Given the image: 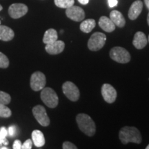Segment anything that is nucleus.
Returning <instances> with one entry per match:
<instances>
[{"label": "nucleus", "mask_w": 149, "mask_h": 149, "mask_svg": "<svg viewBox=\"0 0 149 149\" xmlns=\"http://www.w3.org/2000/svg\"><path fill=\"white\" fill-rule=\"evenodd\" d=\"M119 138L123 144L133 142L140 144L141 142V135L139 130L133 126H125L120 130L119 133Z\"/></svg>", "instance_id": "nucleus-1"}, {"label": "nucleus", "mask_w": 149, "mask_h": 149, "mask_svg": "<svg viewBox=\"0 0 149 149\" xmlns=\"http://www.w3.org/2000/svg\"><path fill=\"white\" fill-rule=\"evenodd\" d=\"M76 122L78 127L81 132L89 137L95 135L96 131V126L92 118L85 113H79L76 117Z\"/></svg>", "instance_id": "nucleus-2"}, {"label": "nucleus", "mask_w": 149, "mask_h": 149, "mask_svg": "<svg viewBox=\"0 0 149 149\" xmlns=\"http://www.w3.org/2000/svg\"><path fill=\"white\" fill-rule=\"evenodd\" d=\"M41 99L42 102L47 106L48 107L54 109L57 107L59 103V98L57 93L53 88L49 87H44L41 92Z\"/></svg>", "instance_id": "nucleus-3"}, {"label": "nucleus", "mask_w": 149, "mask_h": 149, "mask_svg": "<svg viewBox=\"0 0 149 149\" xmlns=\"http://www.w3.org/2000/svg\"><path fill=\"white\" fill-rule=\"evenodd\" d=\"M110 57L115 61L121 64H126L130 61V53L125 48L120 46H115L110 51Z\"/></svg>", "instance_id": "nucleus-4"}, {"label": "nucleus", "mask_w": 149, "mask_h": 149, "mask_svg": "<svg viewBox=\"0 0 149 149\" xmlns=\"http://www.w3.org/2000/svg\"><path fill=\"white\" fill-rule=\"evenodd\" d=\"M107 42V36L104 33L96 32L91 35L88 42V48L92 51H97L104 47Z\"/></svg>", "instance_id": "nucleus-5"}, {"label": "nucleus", "mask_w": 149, "mask_h": 149, "mask_svg": "<svg viewBox=\"0 0 149 149\" xmlns=\"http://www.w3.org/2000/svg\"><path fill=\"white\" fill-rule=\"evenodd\" d=\"M62 91L66 97L70 101L76 102L79 100L80 95L79 88L71 81H66L62 85Z\"/></svg>", "instance_id": "nucleus-6"}, {"label": "nucleus", "mask_w": 149, "mask_h": 149, "mask_svg": "<svg viewBox=\"0 0 149 149\" xmlns=\"http://www.w3.org/2000/svg\"><path fill=\"white\" fill-rule=\"evenodd\" d=\"M46 84V76L43 72L40 71L35 72L32 74L31 77V88L34 91H42L45 87Z\"/></svg>", "instance_id": "nucleus-7"}, {"label": "nucleus", "mask_w": 149, "mask_h": 149, "mask_svg": "<svg viewBox=\"0 0 149 149\" xmlns=\"http://www.w3.org/2000/svg\"><path fill=\"white\" fill-rule=\"evenodd\" d=\"M33 114L37 122L42 126H48L50 124L49 117H48L45 108L41 105H37L33 109Z\"/></svg>", "instance_id": "nucleus-8"}, {"label": "nucleus", "mask_w": 149, "mask_h": 149, "mask_svg": "<svg viewBox=\"0 0 149 149\" xmlns=\"http://www.w3.org/2000/svg\"><path fill=\"white\" fill-rule=\"evenodd\" d=\"M29 8L24 3H13L9 6L8 14L11 18L19 19L28 13Z\"/></svg>", "instance_id": "nucleus-9"}, {"label": "nucleus", "mask_w": 149, "mask_h": 149, "mask_svg": "<svg viewBox=\"0 0 149 149\" xmlns=\"http://www.w3.org/2000/svg\"><path fill=\"white\" fill-rule=\"evenodd\" d=\"M102 95L104 100L109 104L115 102L117 98V91L109 84H104L102 87Z\"/></svg>", "instance_id": "nucleus-10"}, {"label": "nucleus", "mask_w": 149, "mask_h": 149, "mask_svg": "<svg viewBox=\"0 0 149 149\" xmlns=\"http://www.w3.org/2000/svg\"><path fill=\"white\" fill-rule=\"evenodd\" d=\"M66 15L68 18L74 22H81L85 17L84 10L77 6H72L66 8Z\"/></svg>", "instance_id": "nucleus-11"}, {"label": "nucleus", "mask_w": 149, "mask_h": 149, "mask_svg": "<svg viewBox=\"0 0 149 149\" xmlns=\"http://www.w3.org/2000/svg\"><path fill=\"white\" fill-rule=\"evenodd\" d=\"M65 44L63 41L57 40L51 44H46L45 50L50 55H57L64 50Z\"/></svg>", "instance_id": "nucleus-12"}, {"label": "nucleus", "mask_w": 149, "mask_h": 149, "mask_svg": "<svg viewBox=\"0 0 149 149\" xmlns=\"http://www.w3.org/2000/svg\"><path fill=\"white\" fill-rule=\"evenodd\" d=\"M143 8V3L140 0L134 1L130 6L129 10H128V18L131 20H135L141 14Z\"/></svg>", "instance_id": "nucleus-13"}, {"label": "nucleus", "mask_w": 149, "mask_h": 149, "mask_svg": "<svg viewBox=\"0 0 149 149\" xmlns=\"http://www.w3.org/2000/svg\"><path fill=\"white\" fill-rule=\"evenodd\" d=\"M147 43H148V40L144 33L138 31L135 33L133 38V44L137 49L144 48L147 45Z\"/></svg>", "instance_id": "nucleus-14"}, {"label": "nucleus", "mask_w": 149, "mask_h": 149, "mask_svg": "<svg viewBox=\"0 0 149 149\" xmlns=\"http://www.w3.org/2000/svg\"><path fill=\"white\" fill-rule=\"evenodd\" d=\"M99 26L103 31L107 33H111L114 31L116 26L111 19L106 16H102L100 17L99 20Z\"/></svg>", "instance_id": "nucleus-15"}, {"label": "nucleus", "mask_w": 149, "mask_h": 149, "mask_svg": "<svg viewBox=\"0 0 149 149\" xmlns=\"http://www.w3.org/2000/svg\"><path fill=\"white\" fill-rule=\"evenodd\" d=\"M110 19L117 27L122 28L125 26L126 20L120 11L114 10L110 13Z\"/></svg>", "instance_id": "nucleus-16"}, {"label": "nucleus", "mask_w": 149, "mask_h": 149, "mask_svg": "<svg viewBox=\"0 0 149 149\" xmlns=\"http://www.w3.org/2000/svg\"><path fill=\"white\" fill-rule=\"evenodd\" d=\"M15 33L10 28L6 26L0 25V40L8 42L14 38Z\"/></svg>", "instance_id": "nucleus-17"}, {"label": "nucleus", "mask_w": 149, "mask_h": 149, "mask_svg": "<svg viewBox=\"0 0 149 149\" xmlns=\"http://www.w3.org/2000/svg\"><path fill=\"white\" fill-rule=\"evenodd\" d=\"M33 143L37 147H42L45 144V137L42 131L39 130H33L32 133Z\"/></svg>", "instance_id": "nucleus-18"}, {"label": "nucleus", "mask_w": 149, "mask_h": 149, "mask_svg": "<svg viewBox=\"0 0 149 149\" xmlns=\"http://www.w3.org/2000/svg\"><path fill=\"white\" fill-rule=\"evenodd\" d=\"M58 36H57V33L55 29H48L44 33V37H43V42L45 44H51L55 41L57 40Z\"/></svg>", "instance_id": "nucleus-19"}, {"label": "nucleus", "mask_w": 149, "mask_h": 149, "mask_svg": "<svg viewBox=\"0 0 149 149\" xmlns=\"http://www.w3.org/2000/svg\"><path fill=\"white\" fill-rule=\"evenodd\" d=\"M96 23L93 19H88L81 22L80 24V30L84 33H88L93 31V29L95 27Z\"/></svg>", "instance_id": "nucleus-20"}, {"label": "nucleus", "mask_w": 149, "mask_h": 149, "mask_svg": "<svg viewBox=\"0 0 149 149\" xmlns=\"http://www.w3.org/2000/svg\"><path fill=\"white\" fill-rule=\"evenodd\" d=\"M55 4L61 8H68L74 5V0H54Z\"/></svg>", "instance_id": "nucleus-21"}, {"label": "nucleus", "mask_w": 149, "mask_h": 149, "mask_svg": "<svg viewBox=\"0 0 149 149\" xmlns=\"http://www.w3.org/2000/svg\"><path fill=\"white\" fill-rule=\"evenodd\" d=\"M12 115V112L6 104H0V117L8 118Z\"/></svg>", "instance_id": "nucleus-22"}, {"label": "nucleus", "mask_w": 149, "mask_h": 149, "mask_svg": "<svg viewBox=\"0 0 149 149\" xmlns=\"http://www.w3.org/2000/svg\"><path fill=\"white\" fill-rule=\"evenodd\" d=\"M11 101V97L8 93L0 91V104H8Z\"/></svg>", "instance_id": "nucleus-23"}, {"label": "nucleus", "mask_w": 149, "mask_h": 149, "mask_svg": "<svg viewBox=\"0 0 149 149\" xmlns=\"http://www.w3.org/2000/svg\"><path fill=\"white\" fill-rule=\"evenodd\" d=\"M9 66V60L8 57L0 52V68H6Z\"/></svg>", "instance_id": "nucleus-24"}, {"label": "nucleus", "mask_w": 149, "mask_h": 149, "mask_svg": "<svg viewBox=\"0 0 149 149\" xmlns=\"http://www.w3.org/2000/svg\"><path fill=\"white\" fill-rule=\"evenodd\" d=\"M62 148L64 149H77V147L70 141H66L63 143Z\"/></svg>", "instance_id": "nucleus-25"}, {"label": "nucleus", "mask_w": 149, "mask_h": 149, "mask_svg": "<svg viewBox=\"0 0 149 149\" xmlns=\"http://www.w3.org/2000/svg\"><path fill=\"white\" fill-rule=\"evenodd\" d=\"M33 146V141L31 139H27L24 142V144H22V149H31L32 148Z\"/></svg>", "instance_id": "nucleus-26"}, {"label": "nucleus", "mask_w": 149, "mask_h": 149, "mask_svg": "<svg viewBox=\"0 0 149 149\" xmlns=\"http://www.w3.org/2000/svg\"><path fill=\"white\" fill-rule=\"evenodd\" d=\"M16 132H17V128L15 126H11L8 128V133L11 137H14V136L15 135Z\"/></svg>", "instance_id": "nucleus-27"}, {"label": "nucleus", "mask_w": 149, "mask_h": 149, "mask_svg": "<svg viewBox=\"0 0 149 149\" xmlns=\"http://www.w3.org/2000/svg\"><path fill=\"white\" fill-rule=\"evenodd\" d=\"M22 146V144L21 141L19 140V139H16L14 141L13 144V149H21Z\"/></svg>", "instance_id": "nucleus-28"}, {"label": "nucleus", "mask_w": 149, "mask_h": 149, "mask_svg": "<svg viewBox=\"0 0 149 149\" xmlns=\"http://www.w3.org/2000/svg\"><path fill=\"white\" fill-rule=\"evenodd\" d=\"M108 3L110 8H113L118 4V1L117 0H108Z\"/></svg>", "instance_id": "nucleus-29"}, {"label": "nucleus", "mask_w": 149, "mask_h": 149, "mask_svg": "<svg viewBox=\"0 0 149 149\" xmlns=\"http://www.w3.org/2000/svg\"><path fill=\"white\" fill-rule=\"evenodd\" d=\"M7 134H8V130H7V129L5 127H3H3L0 128V135L1 136H3V137H6Z\"/></svg>", "instance_id": "nucleus-30"}, {"label": "nucleus", "mask_w": 149, "mask_h": 149, "mask_svg": "<svg viewBox=\"0 0 149 149\" xmlns=\"http://www.w3.org/2000/svg\"><path fill=\"white\" fill-rule=\"evenodd\" d=\"M78 1L81 3V4H83V5H86L87 4V3H88L89 0H78Z\"/></svg>", "instance_id": "nucleus-31"}, {"label": "nucleus", "mask_w": 149, "mask_h": 149, "mask_svg": "<svg viewBox=\"0 0 149 149\" xmlns=\"http://www.w3.org/2000/svg\"><path fill=\"white\" fill-rule=\"evenodd\" d=\"M6 139V137H3V136H1V135H0V146H1V145L3 144V141H4Z\"/></svg>", "instance_id": "nucleus-32"}, {"label": "nucleus", "mask_w": 149, "mask_h": 149, "mask_svg": "<svg viewBox=\"0 0 149 149\" xmlns=\"http://www.w3.org/2000/svg\"><path fill=\"white\" fill-rule=\"evenodd\" d=\"M144 3L146 6L147 7V8L149 10V0H144Z\"/></svg>", "instance_id": "nucleus-33"}, {"label": "nucleus", "mask_w": 149, "mask_h": 149, "mask_svg": "<svg viewBox=\"0 0 149 149\" xmlns=\"http://www.w3.org/2000/svg\"><path fill=\"white\" fill-rule=\"evenodd\" d=\"M3 145H5V146H6V145H8V141L6 139L5 140H4V141H3Z\"/></svg>", "instance_id": "nucleus-34"}, {"label": "nucleus", "mask_w": 149, "mask_h": 149, "mask_svg": "<svg viewBox=\"0 0 149 149\" xmlns=\"http://www.w3.org/2000/svg\"><path fill=\"white\" fill-rule=\"evenodd\" d=\"M147 22H148V26H149V13H148V16H147Z\"/></svg>", "instance_id": "nucleus-35"}, {"label": "nucleus", "mask_w": 149, "mask_h": 149, "mask_svg": "<svg viewBox=\"0 0 149 149\" xmlns=\"http://www.w3.org/2000/svg\"><path fill=\"white\" fill-rule=\"evenodd\" d=\"M2 9H3V7H2V6H1V5H0V11H1V10H2Z\"/></svg>", "instance_id": "nucleus-36"}, {"label": "nucleus", "mask_w": 149, "mask_h": 149, "mask_svg": "<svg viewBox=\"0 0 149 149\" xmlns=\"http://www.w3.org/2000/svg\"><path fill=\"white\" fill-rule=\"evenodd\" d=\"M146 149H149V144L146 147Z\"/></svg>", "instance_id": "nucleus-37"}, {"label": "nucleus", "mask_w": 149, "mask_h": 149, "mask_svg": "<svg viewBox=\"0 0 149 149\" xmlns=\"http://www.w3.org/2000/svg\"><path fill=\"white\" fill-rule=\"evenodd\" d=\"M148 42H149V35H148Z\"/></svg>", "instance_id": "nucleus-38"}, {"label": "nucleus", "mask_w": 149, "mask_h": 149, "mask_svg": "<svg viewBox=\"0 0 149 149\" xmlns=\"http://www.w3.org/2000/svg\"><path fill=\"white\" fill-rule=\"evenodd\" d=\"M1 146H0V149H1Z\"/></svg>", "instance_id": "nucleus-39"}, {"label": "nucleus", "mask_w": 149, "mask_h": 149, "mask_svg": "<svg viewBox=\"0 0 149 149\" xmlns=\"http://www.w3.org/2000/svg\"><path fill=\"white\" fill-rule=\"evenodd\" d=\"M0 24H1V21H0Z\"/></svg>", "instance_id": "nucleus-40"}]
</instances>
